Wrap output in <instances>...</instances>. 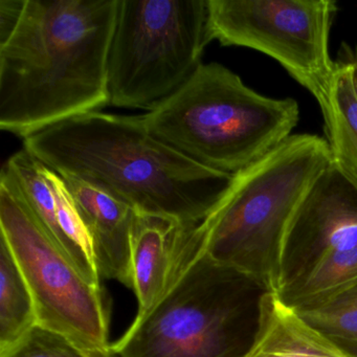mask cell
<instances>
[{
  "label": "cell",
  "instance_id": "obj_5",
  "mask_svg": "<svg viewBox=\"0 0 357 357\" xmlns=\"http://www.w3.org/2000/svg\"><path fill=\"white\" fill-rule=\"evenodd\" d=\"M331 158L327 139L294 135L234 174L218 204L198 225L204 252L275 292L288 227Z\"/></svg>",
  "mask_w": 357,
  "mask_h": 357
},
{
  "label": "cell",
  "instance_id": "obj_16",
  "mask_svg": "<svg viewBox=\"0 0 357 357\" xmlns=\"http://www.w3.org/2000/svg\"><path fill=\"white\" fill-rule=\"evenodd\" d=\"M294 311L317 331L335 342H357V282L315 304Z\"/></svg>",
  "mask_w": 357,
  "mask_h": 357
},
{
  "label": "cell",
  "instance_id": "obj_13",
  "mask_svg": "<svg viewBox=\"0 0 357 357\" xmlns=\"http://www.w3.org/2000/svg\"><path fill=\"white\" fill-rule=\"evenodd\" d=\"M321 110L332 158L357 183V95L348 59L336 63Z\"/></svg>",
  "mask_w": 357,
  "mask_h": 357
},
{
  "label": "cell",
  "instance_id": "obj_10",
  "mask_svg": "<svg viewBox=\"0 0 357 357\" xmlns=\"http://www.w3.org/2000/svg\"><path fill=\"white\" fill-rule=\"evenodd\" d=\"M63 178L91 235L100 277L120 282L130 289L131 245L137 211L93 185Z\"/></svg>",
  "mask_w": 357,
  "mask_h": 357
},
{
  "label": "cell",
  "instance_id": "obj_15",
  "mask_svg": "<svg viewBox=\"0 0 357 357\" xmlns=\"http://www.w3.org/2000/svg\"><path fill=\"white\" fill-rule=\"evenodd\" d=\"M357 282V245L332 252L306 277L275 292L285 306L300 310Z\"/></svg>",
  "mask_w": 357,
  "mask_h": 357
},
{
  "label": "cell",
  "instance_id": "obj_1",
  "mask_svg": "<svg viewBox=\"0 0 357 357\" xmlns=\"http://www.w3.org/2000/svg\"><path fill=\"white\" fill-rule=\"evenodd\" d=\"M118 0H26L0 45V129L22 139L109 105Z\"/></svg>",
  "mask_w": 357,
  "mask_h": 357
},
{
  "label": "cell",
  "instance_id": "obj_18",
  "mask_svg": "<svg viewBox=\"0 0 357 357\" xmlns=\"http://www.w3.org/2000/svg\"><path fill=\"white\" fill-rule=\"evenodd\" d=\"M26 0H0V45H3L17 28Z\"/></svg>",
  "mask_w": 357,
  "mask_h": 357
},
{
  "label": "cell",
  "instance_id": "obj_3",
  "mask_svg": "<svg viewBox=\"0 0 357 357\" xmlns=\"http://www.w3.org/2000/svg\"><path fill=\"white\" fill-rule=\"evenodd\" d=\"M269 292L255 278L212 260L198 225H192L166 291L110 350L119 357H246Z\"/></svg>",
  "mask_w": 357,
  "mask_h": 357
},
{
  "label": "cell",
  "instance_id": "obj_9",
  "mask_svg": "<svg viewBox=\"0 0 357 357\" xmlns=\"http://www.w3.org/2000/svg\"><path fill=\"white\" fill-rule=\"evenodd\" d=\"M356 245L357 183L331 158L288 227L275 294L306 277L328 255Z\"/></svg>",
  "mask_w": 357,
  "mask_h": 357
},
{
  "label": "cell",
  "instance_id": "obj_20",
  "mask_svg": "<svg viewBox=\"0 0 357 357\" xmlns=\"http://www.w3.org/2000/svg\"><path fill=\"white\" fill-rule=\"evenodd\" d=\"M352 357H357V342H336Z\"/></svg>",
  "mask_w": 357,
  "mask_h": 357
},
{
  "label": "cell",
  "instance_id": "obj_19",
  "mask_svg": "<svg viewBox=\"0 0 357 357\" xmlns=\"http://www.w3.org/2000/svg\"><path fill=\"white\" fill-rule=\"evenodd\" d=\"M347 59L349 60V62L351 63V66H352L353 81H354L355 91H356L357 95V51H349L348 58H347Z\"/></svg>",
  "mask_w": 357,
  "mask_h": 357
},
{
  "label": "cell",
  "instance_id": "obj_21",
  "mask_svg": "<svg viewBox=\"0 0 357 357\" xmlns=\"http://www.w3.org/2000/svg\"><path fill=\"white\" fill-rule=\"evenodd\" d=\"M110 357H119V356H118V355L114 354V353L112 352V354H110Z\"/></svg>",
  "mask_w": 357,
  "mask_h": 357
},
{
  "label": "cell",
  "instance_id": "obj_4",
  "mask_svg": "<svg viewBox=\"0 0 357 357\" xmlns=\"http://www.w3.org/2000/svg\"><path fill=\"white\" fill-rule=\"evenodd\" d=\"M142 119L153 137L192 162L234 175L291 137L300 108L291 98L260 95L211 62Z\"/></svg>",
  "mask_w": 357,
  "mask_h": 357
},
{
  "label": "cell",
  "instance_id": "obj_2",
  "mask_svg": "<svg viewBox=\"0 0 357 357\" xmlns=\"http://www.w3.org/2000/svg\"><path fill=\"white\" fill-rule=\"evenodd\" d=\"M24 149L61 176L93 185L139 214L183 225L202 223L233 179L156 139L142 116L89 112L26 137Z\"/></svg>",
  "mask_w": 357,
  "mask_h": 357
},
{
  "label": "cell",
  "instance_id": "obj_12",
  "mask_svg": "<svg viewBox=\"0 0 357 357\" xmlns=\"http://www.w3.org/2000/svg\"><path fill=\"white\" fill-rule=\"evenodd\" d=\"M246 357H352L269 292L260 332Z\"/></svg>",
  "mask_w": 357,
  "mask_h": 357
},
{
  "label": "cell",
  "instance_id": "obj_17",
  "mask_svg": "<svg viewBox=\"0 0 357 357\" xmlns=\"http://www.w3.org/2000/svg\"><path fill=\"white\" fill-rule=\"evenodd\" d=\"M110 354L112 350L106 353L85 350L66 336L37 325L3 357H110Z\"/></svg>",
  "mask_w": 357,
  "mask_h": 357
},
{
  "label": "cell",
  "instance_id": "obj_11",
  "mask_svg": "<svg viewBox=\"0 0 357 357\" xmlns=\"http://www.w3.org/2000/svg\"><path fill=\"white\" fill-rule=\"evenodd\" d=\"M191 227L137 213L131 245L130 287L139 304L137 314L149 310L166 291Z\"/></svg>",
  "mask_w": 357,
  "mask_h": 357
},
{
  "label": "cell",
  "instance_id": "obj_7",
  "mask_svg": "<svg viewBox=\"0 0 357 357\" xmlns=\"http://www.w3.org/2000/svg\"><path fill=\"white\" fill-rule=\"evenodd\" d=\"M0 237L11 250L36 309L37 325L91 352H109L101 285L91 283L56 243L9 172H0Z\"/></svg>",
  "mask_w": 357,
  "mask_h": 357
},
{
  "label": "cell",
  "instance_id": "obj_14",
  "mask_svg": "<svg viewBox=\"0 0 357 357\" xmlns=\"http://www.w3.org/2000/svg\"><path fill=\"white\" fill-rule=\"evenodd\" d=\"M37 326L30 288L3 238L0 237V357L13 350Z\"/></svg>",
  "mask_w": 357,
  "mask_h": 357
},
{
  "label": "cell",
  "instance_id": "obj_8",
  "mask_svg": "<svg viewBox=\"0 0 357 357\" xmlns=\"http://www.w3.org/2000/svg\"><path fill=\"white\" fill-rule=\"evenodd\" d=\"M332 0H208V29L223 47L265 54L324 106L336 63L329 55Z\"/></svg>",
  "mask_w": 357,
  "mask_h": 357
},
{
  "label": "cell",
  "instance_id": "obj_6",
  "mask_svg": "<svg viewBox=\"0 0 357 357\" xmlns=\"http://www.w3.org/2000/svg\"><path fill=\"white\" fill-rule=\"evenodd\" d=\"M211 41L208 0H118L109 105L153 109L191 78Z\"/></svg>",
  "mask_w": 357,
  "mask_h": 357
}]
</instances>
